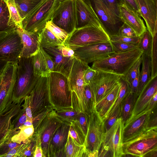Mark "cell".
<instances>
[{
    "label": "cell",
    "mask_w": 157,
    "mask_h": 157,
    "mask_svg": "<svg viewBox=\"0 0 157 157\" xmlns=\"http://www.w3.org/2000/svg\"><path fill=\"white\" fill-rule=\"evenodd\" d=\"M70 124L63 122L54 134L49 145V157H63Z\"/></svg>",
    "instance_id": "cb8c5ba5"
},
{
    "label": "cell",
    "mask_w": 157,
    "mask_h": 157,
    "mask_svg": "<svg viewBox=\"0 0 157 157\" xmlns=\"http://www.w3.org/2000/svg\"><path fill=\"white\" fill-rule=\"evenodd\" d=\"M110 37L101 26L89 25L75 29L65 41V46L82 47L110 42Z\"/></svg>",
    "instance_id": "52a82bcc"
},
{
    "label": "cell",
    "mask_w": 157,
    "mask_h": 157,
    "mask_svg": "<svg viewBox=\"0 0 157 157\" xmlns=\"http://www.w3.org/2000/svg\"><path fill=\"white\" fill-rule=\"evenodd\" d=\"M96 71V70L92 69L90 67L86 69L84 75L85 84L90 83V81L94 76Z\"/></svg>",
    "instance_id": "11a10c76"
},
{
    "label": "cell",
    "mask_w": 157,
    "mask_h": 157,
    "mask_svg": "<svg viewBox=\"0 0 157 157\" xmlns=\"http://www.w3.org/2000/svg\"><path fill=\"white\" fill-rule=\"evenodd\" d=\"M119 10V17L121 22L131 27L139 36L147 30L140 17L126 4L120 2Z\"/></svg>",
    "instance_id": "603a6c76"
},
{
    "label": "cell",
    "mask_w": 157,
    "mask_h": 157,
    "mask_svg": "<svg viewBox=\"0 0 157 157\" xmlns=\"http://www.w3.org/2000/svg\"><path fill=\"white\" fill-rule=\"evenodd\" d=\"M15 29L20 37L22 44L19 58H29L36 54L40 48L38 35L28 32L18 26H15Z\"/></svg>",
    "instance_id": "d4e9b609"
},
{
    "label": "cell",
    "mask_w": 157,
    "mask_h": 157,
    "mask_svg": "<svg viewBox=\"0 0 157 157\" xmlns=\"http://www.w3.org/2000/svg\"><path fill=\"white\" fill-rule=\"evenodd\" d=\"M2 70L1 71H0V78H1V73H2Z\"/></svg>",
    "instance_id": "03108f58"
},
{
    "label": "cell",
    "mask_w": 157,
    "mask_h": 157,
    "mask_svg": "<svg viewBox=\"0 0 157 157\" xmlns=\"http://www.w3.org/2000/svg\"><path fill=\"white\" fill-rule=\"evenodd\" d=\"M156 93H157V75L151 78L138 95L135 101L131 116L127 121L145 109L151 99Z\"/></svg>",
    "instance_id": "ffe728a7"
},
{
    "label": "cell",
    "mask_w": 157,
    "mask_h": 157,
    "mask_svg": "<svg viewBox=\"0 0 157 157\" xmlns=\"http://www.w3.org/2000/svg\"><path fill=\"white\" fill-rule=\"evenodd\" d=\"M120 83L114 88L95 106V110L100 117L104 121L110 109L114 104L118 96Z\"/></svg>",
    "instance_id": "4316f807"
},
{
    "label": "cell",
    "mask_w": 157,
    "mask_h": 157,
    "mask_svg": "<svg viewBox=\"0 0 157 157\" xmlns=\"http://www.w3.org/2000/svg\"><path fill=\"white\" fill-rule=\"evenodd\" d=\"M114 52L121 53L128 51L138 48V45L116 41H111Z\"/></svg>",
    "instance_id": "bcb514c9"
},
{
    "label": "cell",
    "mask_w": 157,
    "mask_h": 157,
    "mask_svg": "<svg viewBox=\"0 0 157 157\" xmlns=\"http://www.w3.org/2000/svg\"><path fill=\"white\" fill-rule=\"evenodd\" d=\"M45 27L63 43L69 35L66 31L55 25L51 21L47 23Z\"/></svg>",
    "instance_id": "7bdbcfd3"
},
{
    "label": "cell",
    "mask_w": 157,
    "mask_h": 157,
    "mask_svg": "<svg viewBox=\"0 0 157 157\" xmlns=\"http://www.w3.org/2000/svg\"><path fill=\"white\" fill-rule=\"evenodd\" d=\"M69 35L75 29L76 17L74 0H63L54 12L51 20Z\"/></svg>",
    "instance_id": "2e32d148"
},
{
    "label": "cell",
    "mask_w": 157,
    "mask_h": 157,
    "mask_svg": "<svg viewBox=\"0 0 157 157\" xmlns=\"http://www.w3.org/2000/svg\"><path fill=\"white\" fill-rule=\"evenodd\" d=\"M147 29L153 36L157 27V0H136Z\"/></svg>",
    "instance_id": "7402d4cb"
},
{
    "label": "cell",
    "mask_w": 157,
    "mask_h": 157,
    "mask_svg": "<svg viewBox=\"0 0 157 157\" xmlns=\"http://www.w3.org/2000/svg\"><path fill=\"white\" fill-rule=\"evenodd\" d=\"M76 121L86 136L88 128L89 115L85 113H79Z\"/></svg>",
    "instance_id": "7dc6e473"
},
{
    "label": "cell",
    "mask_w": 157,
    "mask_h": 157,
    "mask_svg": "<svg viewBox=\"0 0 157 157\" xmlns=\"http://www.w3.org/2000/svg\"><path fill=\"white\" fill-rule=\"evenodd\" d=\"M32 136L27 139L24 143L17 146L5 155L3 157H23L24 151L30 143Z\"/></svg>",
    "instance_id": "ee69618b"
},
{
    "label": "cell",
    "mask_w": 157,
    "mask_h": 157,
    "mask_svg": "<svg viewBox=\"0 0 157 157\" xmlns=\"http://www.w3.org/2000/svg\"><path fill=\"white\" fill-rule=\"evenodd\" d=\"M24 101L31 109L33 120L54 109L49 99L48 76L38 78L30 94L25 97Z\"/></svg>",
    "instance_id": "8992f818"
},
{
    "label": "cell",
    "mask_w": 157,
    "mask_h": 157,
    "mask_svg": "<svg viewBox=\"0 0 157 157\" xmlns=\"http://www.w3.org/2000/svg\"><path fill=\"white\" fill-rule=\"evenodd\" d=\"M152 37L151 56V78L157 75V27L155 29Z\"/></svg>",
    "instance_id": "b9f144b4"
},
{
    "label": "cell",
    "mask_w": 157,
    "mask_h": 157,
    "mask_svg": "<svg viewBox=\"0 0 157 157\" xmlns=\"http://www.w3.org/2000/svg\"><path fill=\"white\" fill-rule=\"evenodd\" d=\"M138 44L139 48L143 51V54L151 56L152 44V36L147 29L139 36Z\"/></svg>",
    "instance_id": "74e56055"
},
{
    "label": "cell",
    "mask_w": 157,
    "mask_h": 157,
    "mask_svg": "<svg viewBox=\"0 0 157 157\" xmlns=\"http://www.w3.org/2000/svg\"><path fill=\"white\" fill-rule=\"evenodd\" d=\"M10 31H3L0 32V41L3 38H4L7 35L9 32Z\"/></svg>",
    "instance_id": "6125c7cd"
},
{
    "label": "cell",
    "mask_w": 157,
    "mask_h": 157,
    "mask_svg": "<svg viewBox=\"0 0 157 157\" xmlns=\"http://www.w3.org/2000/svg\"><path fill=\"white\" fill-rule=\"evenodd\" d=\"M49 97L55 110L73 108L68 78L62 74L51 72L48 76Z\"/></svg>",
    "instance_id": "277c9868"
},
{
    "label": "cell",
    "mask_w": 157,
    "mask_h": 157,
    "mask_svg": "<svg viewBox=\"0 0 157 157\" xmlns=\"http://www.w3.org/2000/svg\"><path fill=\"white\" fill-rule=\"evenodd\" d=\"M120 88L118 96L114 104L108 112L105 120L111 116L121 105L124 99L130 92L129 83L122 76H121L120 80Z\"/></svg>",
    "instance_id": "d6a6232c"
},
{
    "label": "cell",
    "mask_w": 157,
    "mask_h": 157,
    "mask_svg": "<svg viewBox=\"0 0 157 157\" xmlns=\"http://www.w3.org/2000/svg\"><path fill=\"white\" fill-rule=\"evenodd\" d=\"M17 62H8L3 69L0 80V115L13 104L12 95L15 83Z\"/></svg>",
    "instance_id": "8fae6325"
},
{
    "label": "cell",
    "mask_w": 157,
    "mask_h": 157,
    "mask_svg": "<svg viewBox=\"0 0 157 157\" xmlns=\"http://www.w3.org/2000/svg\"><path fill=\"white\" fill-rule=\"evenodd\" d=\"M21 104L13 103L8 110L0 115V145L14 135V125L12 120L21 112Z\"/></svg>",
    "instance_id": "44dd1931"
},
{
    "label": "cell",
    "mask_w": 157,
    "mask_h": 157,
    "mask_svg": "<svg viewBox=\"0 0 157 157\" xmlns=\"http://www.w3.org/2000/svg\"><path fill=\"white\" fill-rule=\"evenodd\" d=\"M74 1L76 17V29L89 25L102 26L93 10L84 0Z\"/></svg>",
    "instance_id": "d6986e66"
},
{
    "label": "cell",
    "mask_w": 157,
    "mask_h": 157,
    "mask_svg": "<svg viewBox=\"0 0 157 157\" xmlns=\"http://www.w3.org/2000/svg\"><path fill=\"white\" fill-rule=\"evenodd\" d=\"M118 35L129 37H139L131 27L124 23H123L119 29Z\"/></svg>",
    "instance_id": "f907efd6"
},
{
    "label": "cell",
    "mask_w": 157,
    "mask_h": 157,
    "mask_svg": "<svg viewBox=\"0 0 157 157\" xmlns=\"http://www.w3.org/2000/svg\"><path fill=\"white\" fill-rule=\"evenodd\" d=\"M88 153L84 145L76 144L68 136L64 149L63 157H88Z\"/></svg>",
    "instance_id": "f1b7e54d"
},
{
    "label": "cell",
    "mask_w": 157,
    "mask_h": 157,
    "mask_svg": "<svg viewBox=\"0 0 157 157\" xmlns=\"http://www.w3.org/2000/svg\"><path fill=\"white\" fill-rule=\"evenodd\" d=\"M143 53L139 48L123 52H114L106 58L93 62L91 67L124 76Z\"/></svg>",
    "instance_id": "7a4b0ae2"
},
{
    "label": "cell",
    "mask_w": 157,
    "mask_h": 157,
    "mask_svg": "<svg viewBox=\"0 0 157 157\" xmlns=\"http://www.w3.org/2000/svg\"><path fill=\"white\" fill-rule=\"evenodd\" d=\"M20 130L11 138V140L14 142L21 144L24 143L33 134L34 130L33 125L30 126L22 125L19 127Z\"/></svg>",
    "instance_id": "f35d334b"
},
{
    "label": "cell",
    "mask_w": 157,
    "mask_h": 157,
    "mask_svg": "<svg viewBox=\"0 0 157 157\" xmlns=\"http://www.w3.org/2000/svg\"><path fill=\"white\" fill-rule=\"evenodd\" d=\"M154 151H157V128L149 129L123 143V156L144 157Z\"/></svg>",
    "instance_id": "ba28073f"
},
{
    "label": "cell",
    "mask_w": 157,
    "mask_h": 157,
    "mask_svg": "<svg viewBox=\"0 0 157 157\" xmlns=\"http://www.w3.org/2000/svg\"><path fill=\"white\" fill-rule=\"evenodd\" d=\"M141 63L142 60L140 57L131 67L126 74L124 76H122L129 84L139 74L140 68Z\"/></svg>",
    "instance_id": "f6af8a7d"
},
{
    "label": "cell",
    "mask_w": 157,
    "mask_h": 157,
    "mask_svg": "<svg viewBox=\"0 0 157 157\" xmlns=\"http://www.w3.org/2000/svg\"><path fill=\"white\" fill-rule=\"evenodd\" d=\"M32 57L34 75L37 78L48 76L51 71L40 49L36 54Z\"/></svg>",
    "instance_id": "f546056e"
},
{
    "label": "cell",
    "mask_w": 157,
    "mask_h": 157,
    "mask_svg": "<svg viewBox=\"0 0 157 157\" xmlns=\"http://www.w3.org/2000/svg\"><path fill=\"white\" fill-rule=\"evenodd\" d=\"M10 14L6 3L0 0V32L11 31L15 28L9 25Z\"/></svg>",
    "instance_id": "d590c367"
},
{
    "label": "cell",
    "mask_w": 157,
    "mask_h": 157,
    "mask_svg": "<svg viewBox=\"0 0 157 157\" xmlns=\"http://www.w3.org/2000/svg\"><path fill=\"white\" fill-rule=\"evenodd\" d=\"M51 57L54 63L53 71L60 73L68 78L75 57L63 56L55 47L44 48Z\"/></svg>",
    "instance_id": "484cf974"
},
{
    "label": "cell",
    "mask_w": 157,
    "mask_h": 157,
    "mask_svg": "<svg viewBox=\"0 0 157 157\" xmlns=\"http://www.w3.org/2000/svg\"><path fill=\"white\" fill-rule=\"evenodd\" d=\"M105 132L104 121L94 110L89 115L88 128L84 144L88 154L99 152Z\"/></svg>",
    "instance_id": "9a60e30c"
},
{
    "label": "cell",
    "mask_w": 157,
    "mask_h": 157,
    "mask_svg": "<svg viewBox=\"0 0 157 157\" xmlns=\"http://www.w3.org/2000/svg\"><path fill=\"white\" fill-rule=\"evenodd\" d=\"M140 73L129 84L130 92L133 94H137L138 96Z\"/></svg>",
    "instance_id": "680465c9"
},
{
    "label": "cell",
    "mask_w": 157,
    "mask_h": 157,
    "mask_svg": "<svg viewBox=\"0 0 157 157\" xmlns=\"http://www.w3.org/2000/svg\"><path fill=\"white\" fill-rule=\"evenodd\" d=\"M153 109L151 108L148 105L144 110L127 121L124 124L123 135V143L150 129L148 128L147 124Z\"/></svg>",
    "instance_id": "ac0fdd59"
},
{
    "label": "cell",
    "mask_w": 157,
    "mask_h": 157,
    "mask_svg": "<svg viewBox=\"0 0 157 157\" xmlns=\"http://www.w3.org/2000/svg\"><path fill=\"white\" fill-rule=\"evenodd\" d=\"M89 66L75 57L68 79L71 91L72 108L80 113H86L84 93V75Z\"/></svg>",
    "instance_id": "5b68a950"
},
{
    "label": "cell",
    "mask_w": 157,
    "mask_h": 157,
    "mask_svg": "<svg viewBox=\"0 0 157 157\" xmlns=\"http://www.w3.org/2000/svg\"><path fill=\"white\" fill-rule=\"evenodd\" d=\"M124 128V124L120 117L105 132L104 140L99 151L98 157L123 156Z\"/></svg>",
    "instance_id": "30bf717a"
},
{
    "label": "cell",
    "mask_w": 157,
    "mask_h": 157,
    "mask_svg": "<svg viewBox=\"0 0 157 157\" xmlns=\"http://www.w3.org/2000/svg\"><path fill=\"white\" fill-rule=\"evenodd\" d=\"M23 125L27 126H31L33 125V122L32 121L27 120L24 123Z\"/></svg>",
    "instance_id": "be15d7a7"
},
{
    "label": "cell",
    "mask_w": 157,
    "mask_h": 157,
    "mask_svg": "<svg viewBox=\"0 0 157 157\" xmlns=\"http://www.w3.org/2000/svg\"><path fill=\"white\" fill-rule=\"evenodd\" d=\"M7 63L5 61H0V71L3 69Z\"/></svg>",
    "instance_id": "e7e4bbea"
},
{
    "label": "cell",
    "mask_w": 157,
    "mask_h": 157,
    "mask_svg": "<svg viewBox=\"0 0 157 157\" xmlns=\"http://www.w3.org/2000/svg\"><path fill=\"white\" fill-rule=\"evenodd\" d=\"M63 123L53 109L43 118L34 131L32 136L36 141V145L41 147L43 157H49V147L51 139Z\"/></svg>",
    "instance_id": "9c48e42d"
},
{
    "label": "cell",
    "mask_w": 157,
    "mask_h": 157,
    "mask_svg": "<svg viewBox=\"0 0 157 157\" xmlns=\"http://www.w3.org/2000/svg\"><path fill=\"white\" fill-rule=\"evenodd\" d=\"M111 41H116L138 45L139 37L117 36L110 37Z\"/></svg>",
    "instance_id": "681fc988"
},
{
    "label": "cell",
    "mask_w": 157,
    "mask_h": 157,
    "mask_svg": "<svg viewBox=\"0 0 157 157\" xmlns=\"http://www.w3.org/2000/svg\"><path fill=\"white\" fill-rule=\"evenodd\" d=\"M141 57L142 67L139 75L138 95L151 78V57L143 53Z\"/></svg>",
    "instance_id": "83f0119b"
},
{
    "label": "cell",
    "mask_w": 157,
    "mask_h": 157,
    "mask_svg": "<svg viewBox=\"0 0 157 157\" xmlns=\"http://www.w3.org/2000/svg\"><path fill=\"white\" fill-rule=\"evenodd\" d=\"M138 96L137 94L130 92L124 99L121 104V115L124 124L130 117L135 101Z\"/></svg>",
    "instance_id": "4dcf8cb0"
},
{
    "label": "cell",
    "mask_w": 157,
    "mask_h": 157,
    "mask_svg": "<svg viewBox=\"0 0 157 157\" xmlns=\"http://www.w3.org/2000/svg\"><path fill=\"white\" fill-rule=\"evenodd\" d=\"M22 48L20 37L15 29L10 31L0 41V61L17 62Z\"/></svg>",
    "instance_id": "e0dca14e"
},
{
    "label": "cell",
    "mask_w": 157,
    "mask_h": 157,
    "mask_svg": "<svg viewBox=\"0 0 157 157\" xmlns=\"http://www.w3.org/2000/svg\"><path fill=\"white\" fill-rule=\"evenodd\" d=\"M55 110L57 116L63 122L70 124L76 120L78 115L80 113L73 108Z\"/></svg>",
    "instance_id": "60d3db41"
},
{
    "label": "cell",
    "mask_w": 157,
    "mask_h": 157,
    "mask_svg": "<svg viewBox=\"0 0 157 157\" xmlns=\"http://www.w3.org/2000/svg\"><path fill=\"white\" fill-rule=\"evenodd\" d=\"M38 38L40 48L57 47L63 44L46 27L38 35Z\"/></svg>",
    "instance_id": "1f68e13d"
},
{
    "label": "cell",
    "mask_w": 157,
    "mask_h": 157,
    "mask_svg": "<svg viewBox=\"0 0 157 157\" xmlns=\"http://www.w3.org/2000/svg\"><path fill=\"white\" fill-rule=\"evenodd\" d=\"M95 70L96 73L89 84L94 94L96 105L120 83L122 76L110 71Z\"/></svg>",
    "instance_id": "7c38bea8"
},
{
    "label": "cell",
    "mask_w": 157,
    "mask_h": 157,
    "mask_svg": "<svg viewBox=\"0 0 157 157\" xmlns=\"http://www.w3.org/2000/svg\"><path fill=\"white\" fill-rule=\"evenodd\" d=\"M157 93H156L151 99L148 105L151 109H154L157 105Z\"/></svg>",
    "instance_id": "91938a15"
},
{
    "label": "cell",
    "mask_w": 157,
    "mask_h": 157,
    "mask_svg": "<svg viewBox=\"0 0 157 157\" xmlns=\"http://www.w3.org/2000/svg\"><path fill=\"white\" fill-rule=\"evenodd\" d=\"M153 109L151 111L148 123V128H157V111L156 110L155 112V111H153Z\"/></svg>",
    "instance_id": "9f6ffc18"
},
{
    "label": "cell",
    "mask_w": 157,
    "mask_h": 157,
    "mask_svg": "<svg viewBox=\"0 0 157 157\" xmlns=\"http://www.w3.org/2000/svg\"><path fill=\"white\" fill-rule=\"evenodd\" d=\"M110 10L117 17L119 18V0H103Z\"/></svg>",
    "instance_id": "816d5d0a"
},
{
    "label": "cell",
    "mask_w": 157,
    "mask_h": 157,
    "mask_svg": "<svg viewBox=\"0 0 157 157\" xmlns=\"http://www.w3.org/2000/svg\"><path fill=\"white\" fill-rule=\"evenodd\" d=\"M40 49L44 56L49 69L51 72L53 71L54 69V63L51 57L44 48H40Z\"/></svg>",
    "instance_id": "db71d44e"
},
{
    "label": "cell",
    "mask_w": 157,
    "mask_h": 157,
    "mask_svg": "<svg viewBox=\"0 0 157 157\" xmlns=\"http://www.w3.org/2000/svg\"><path fill=\"white\" fill-rule=\"evenodd\" d=\"M93 10L109 36H118L123 23L109 9L103 0H84Z\"/></svg>",
    "instance_id": "4fadbf2b"
},
{
    "label": "cell",
    "mask_w": 157,
    "mask_h": 157,
    "mask_svg": "<svg viewBox=\"0 0 157 157\" xmlns=\"http://www.w3.org/2000/svg\"><path fill=\"white\" fill-rule=\"evenodd\" d=\"M121 105L115 110L113 114L104 121L105 132H107L120 117Z\"/></svg>",
    "instance_id": "c3c4849f"
},
{
    "label": "cell",
    "mask_w": 157,
    "mask_h": 157,
    "mask_svg": "<svg viewBox=\"0 0 157 157\" xmlns=\"http://www.w3.org/2000/svg\"><path fill=\"white\" fill-rule=\"evenodd\" d=\"M84 93L86 113L89 115L94 110L95 105L94 94L89 84L85 85Z\"/></svg>",
    "instance_id": "ab89813d"
},
{
    "label": "cell",
    "mask_w": 157,
    "mask_h": 157,
    "mask_svg": "<svg viewBox=\"0 0 157 157\" xmlns=\"http://www.w3.org/2000/svg\"><path fill=\"white\" fill-rule=\"evenodd\" d=\"M68 136H70L76 144L84 145L86 136L76 120L71 123Z\"/></svg>",
    "instance_id": "8d00e7d4"
},
{
    "label": "cell",
    "mask_w": 157,
    "mask_h": 157,
    "mask_svg": "<svg viewBox=\"0 0 157 157\" xmlns=\"http://www.w3.org/2000/svg\"><path fill=\"white\" fill-rule=\"evenodd\" d=\"M68 47L74 51L75 58L87 64L106 58L114 52L111 42Z\"/></svg>",
    "instance_id": "5bb4252c"
},
{
    "label": "cell",
    "mask_w": 157,
    "mask_h": 157,
    "mask_svg": "<svg viewBox=\"0 0 157 157\" xmlns=\"http://www.w3.org/2000/svg\"><path fill=\"white\" fill-rule=\"evenodd\" d=\"M63 0H42L22 20L23 28L39 35Z\"/></svg>",
    "instance_id": "3957f363"
},
{
    "label": "cell",
    "mask_w": 157,
    "mask_h": 157,
    "mask_svg": "<svg viewBox=\"0 0 157 157\" xmlns=\"http://www.w3.org/2000/svg\"><path fill=\"white\" fill-rule=\"evenodd\" d=\"M38 78L34 74L32 57L19 58L12 95L13 103L22 102L30 94Z\"/></svg>",
    "instance_id": "6da1fadb"
},
{
    "label": "cell",
    "mask_w": 157,
    "mask_h": 157,
    "mask_svg": "<svg viewBox=\"0 0 157 157\" xmlns=\"http://www.w3.org/2000/svg\"><path fill=\"white\" fill-rule=\"evenodd\" d=\"M4 0L6 3L9 11V25L15 28L16 26L23 28L22 19L19 14L14 0Z\"/></svg>",
    "instance_id": "e575fe53"
},
{
    "label": "cell",
    "mask_w": 157,
    "mask_h": 157,
    "mask_svg": "<svg viewBox=\"0 0 157 157\" xmlns=\"http://www.w3.org/2000/svg\"><path fill=\"white\" fill-rule=\"evenodd\" d=\"M59 52L64 56L75 57L74 51L63 44L56 47Z\"/></svg>",
    "instance_id": "f5cc1de1"
},
{
    "label": "cell",
    "mask_w": 157,
    "mask_h": 157,
    "mask_svg": "<svg viewBox=\"0 0 157 157\" xmlns=\"http://www.w3.org/2000/svg\"><path fill=\"white\" fill-rule=\"evenodd\" d=\"M33 157H43L42 151L39 146L36 145L34 152Z\"/></svg>",
    "instance_id": "94428289"
},
{
    "label": "cell",
    "mask_w": 157,
    "mask_h": 157,
    "mask_svg": "<svg viewBox=\"0 0 157 157\" xmlns=\"http://www.w3.org/2000/svg\"><path fill=\"white\" fill-rule=\"evenodd\" d=\"M42 0H14L19 14L22 20Z\"/></svg>",
    "instance_id": "836d02e7"
},
{
    "label": "cell",
    "mask_w": 157,
    "mask_h": 157,
    "mask_svg": "<svg viewBox=\"0 0 157 157\" xmlns=\"http://www.w3.org/2000/svg\"><path fill=\"white\" fill-rule=\"evenodd\" d=\"M120 2L126 4L141 17L140 11L136 0H119Z\"/></svg>",
    "instance_id": "6f0895ef"
}]
</instances>
